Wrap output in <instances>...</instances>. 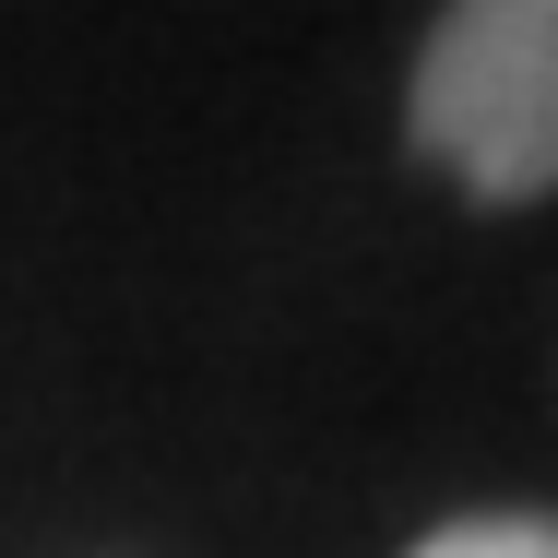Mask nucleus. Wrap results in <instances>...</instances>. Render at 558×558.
<instances>
[{
    "mask_svg": "<svg viewBox=\"0 0 558 558\" xmlns=\"http://www.w3.org/2000/svg\"><path fill=\"white\" fill-rule=\"evenodd\" d=\"M404 131L463 203H547L558 191V0H463L428 24Z\"/></svg>",
    "mask_w": 558,
    "mask_h": 558,
    "instance_id": "f257e3e1",
    "label": "nucleus"
},
{
    "mask_svg": "<svg viewBox=\"0 0 558 558\" xmlns=\"http://www.w3.org/2000/svg\"><path fill=\"white\" fill-rule=\"evenodd\" d=\"M404 558H558V511H451Z\"/></svg>",
    "mask_w": 558,
    "mask_h": 558,
    "instance_id": "f03ea898",
    "label": "nucleus"
}]
</instances>
